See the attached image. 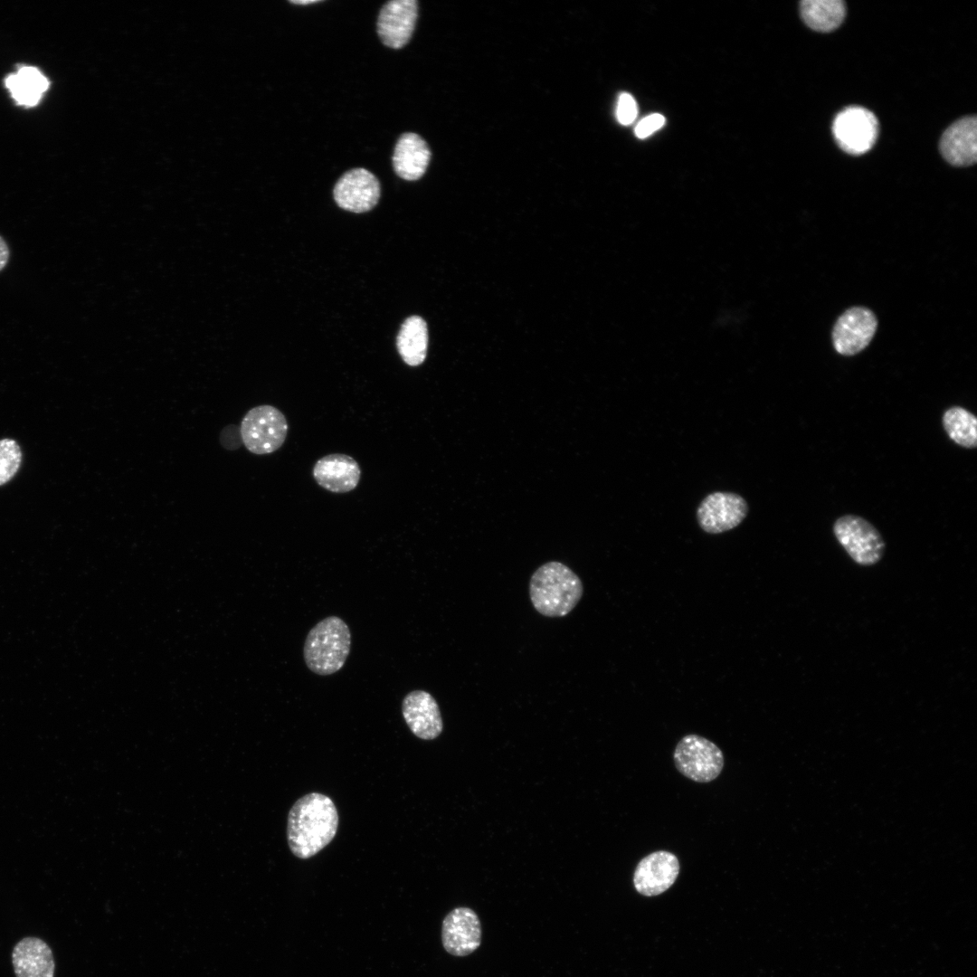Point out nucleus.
I'll use <instances>...</instances> for the list:
<instances>
[{
    "label": "nucleus",
    "instance_id": "f257e3e1",
    "mask_svg": "<svg viewBox=\"0 0 977 977\" xmlns=\"http://www.w3.org/2000/svg\"><path fill=\"white\" fill-rule=\"evenodd\" d=\"M338 826L335 803L327 795L311 792L299 798L288 816L287 837L291 852L309 858L328 845Z\"/></svg>",
    "mask_w": 977,
    "mask_h": 977
},
{
    "label": "nucleus",
    "instance_id": "f03ea898",
    "mask_svg": "<svg viewBox=\"0 0 977 977\" xmlns=\"http://www.w3.org/2000/svg\"><path fill=\"white\" fill-rule=\"evenodd\" d=\"M583 593L579 576L567 565L552 561L539 566L529 582L534 608L545 617H564L577 605Z\"/></svg>",
    "mask_w": 977,
    "mask_h": 977
},
{
    "label": "nucleus",
    "instance_id": "7ed1b4c3",
    "mask_svg": "<svg viewBox=\"0 0 977 977\" xmlns=\"http://www.w3.org/2000/svg\"><path fill=\"white\" fill-rule=\"evenodd\" d=\"M350 649L351 632L347 623L331 615L317 622L308 632L303 658L310 671L328 676L343 668Z\"/></svg>",
    "mask_w": 977,
    "mask_h": 977
},
{
    "label": "nucleus",
    "instance_id": "20e7f679",
    "mask_svg": "<svg viewBox=\"0 0 977 977\" xmlns=\"http://www.w3.org/2000/svg\"><path fill=\"white\" fill-rule=\"evenodd\" d=\"M288 422L278 408L258 405L246 413L240 426V435L246 449L256 455L278 451L288 434Z\"/></svg>",
    "mask_w": 977,
    "mask_h": 977
},
{
    "label": "nucleus",
    "instance_id": "39448f33",
    "mask_svg": "<svg viewBox=\"0 0 977 977\" xmlns=\"http://www.w3.org/2000/svg\"><path fill=\"white\" fill-rule=\"evenodd\" d=\"M673 760L677 770L696 783L712 782L724 767L721 749L710 740L694 734L687 735L678 742Z\"/></svg>",
    "mask_w": 977,
    "mask_h": 977
},
{
    "label": "nucleus",
    "instance_id": "423d86ee",
    "mask_svg": "<svg viewBox=\"0 0 977 977\" xmlns=\"http://www.w3.org/2000/svg\"><path fill=\"white\" fill-rule=\"evenodd\" d=\"M833 533L858 564L873 565L882 558L885 542L878 530L865 518L856 515L842 516L835 521Z\"/></svg>",
    "mask_w": 977,
    "mask_h": 977
},
{
    "label": "nucleus",
    "instance_id": "0eeeda50",
    "mask_svg": "<svg viewBox=\"0 0 977 977\" xmlns=\"http://www.w3.org/2000/svg\"><path fill=\"white\" fill-rule=\"evenodd\" d=\"M832 133L838 146L846 153L858 156L876 143L878 135L877 117L859 106L845 108L833 119Z\"/></svg>",
    "mask_w": 977,
    "mask_h": 977
},
{
    "label": "nucleus",
    "instance_id": "6e6552de",
    "mask_svg": "<svg viewBox=\"0 0 977 977\" xmlns=\"http://www.w3.org/2000/svg\"><path fill=\"white\" fill-rule=\"evenodd\" d=\"M877 327L875 314L865 307H852L837 319L832 329L835 350L842 356H853L865 349Z\"/></svg>",
    "mask_w": 977,
    "mask_h": 977
},
{
    "label": "nucleus",
    "instance_id": "1a4fd4ad",
    "mask_svg": "<svg viewBox=\"0 0 977 977\" xmlns=\"http://www.w3.org/2000/svg\"><path fill=\"white\" fill-rule=\"evenodd\" d=\"M748 506L743 497L732 492H714L699 504L697 518L702 530L720 534L737 526L745 518Z\"/></svg>",
    "mask_w": 977,
    "mask_h": 977
},
{
    "label": "nucleus",
    "instance_id": "9d476101",
    "mask_svg": "<svg viewBox=\"0 0 977 977\" xmlns=\"http://www.w3.org/2000/svg\"><path fill=\"white\" fill-rule=\"evenodd\" d=\"M482 926L476 912L459 906L449 912L441 925V943L453 956H467L481 944Z\"/></svg>",
    "mask_w": 977,
    "mask_h": 977
},
{
    "label": "nucleus",
    "instance_id": "9b49d317",
    "mask_svg": "<svg viewBox=\"0 0 977 977\" xmlns=\"http://www.w3.org/2000/svg\"><path fill=\"white\" fill-rule=\"evenodd\" d=\"M334 199L344 210L364 213L374 208L380 197V184L370 171L358 167L346 172L336 183Z\"/></svg>",
    "mask_w": 977,
    "mask_h": 977
},
{
    "label": "nucleus",
    "instance_id": "f8f14e48",
    "mask_svg": "<svg viewBox=\"0 0 977 977\" xmlns=\"http://www.w3.org/2000/svg\"><path fill=\"white\" fill-rule=\"evenodd\" d=\"M680 870L678 857L666 850L654 851L640 860L633 874L637 892L654 896L668 890L676 881Z\"/></svg>",
    "mask_w": 977,
    "mask_h": 977
},
{
    "label": "nucleus",
    "instance_id": "ddd939ff",
    "mask_svg": "<svg viewBox=\"0 0 977 977\" xmlns=\"http://www.w3.org/2000/svg\"><path fill=\"white\" fill-rule=\"evenodd\" d=\"M418 17L416 0H393L383 5L377 19V33L382 43L401 49L410 41Z\"/></svg>",
    "mask_w": 977,
    "mask_h": 977
},
{
    "label": "nucleus",
    "instance_id": "4468645a",
    "mask_svg": "<svg viewBox=\"0 0 977 977\" xmlns=\"http://www.w3.org/2000/svg\"><path fill=\"white\" fill-rule=\"evenodd\" d=\"M402 714L410 730L421 739H434L442 731L439 705L427 691L416 689L405 695L402 702Z\"/></svg>",
    "mask_w": 977,
    "mask_h": 977
},
{
    "label": "nucleus",
    "instance_id": "2eb2a0df",
    "mask_svg": "<svg viewBox=\"0 0 977 977\" xmlns=\"http://www.w3.org/2000/svg\"><path fill=\"white\" fill-rule=\"evenodd\" d=\"M940 153L951 165L968 166L977 159V119L967 116L953 122L942 135Z\"/></svg>",
    "mask_w": 977,
    "mask_h": 977
},
{
    "label": "nucleus",
    "instance_id": "dca6fc26",
    "mask_svg": "<svg viewBox=\"0 0 977 977\" xmlns=\"http://www.w3.org/2000/svg\"><path fill=\"white\" fill-rule=\"evenodd\" d=\"M312 474L321 488L333 493H346L357 487L361 469L351 456L332 453L317 460Z\"/></svg>",
    "mask_w": 977,
    "mask_h": 977
},
{
    "label": "nucleus",
    "instance_id": "f3484780",
    "mask_svg": "<svg viewBox=\"0 0 977 977\" xmlns=\"http://www.w3.org/2000/svg\"><path fill=\"white\" fill-rule=\"evenodd\" d=\"M15 977H54L55 961L50 945L43 939L26 936L12 951Z\"/></svg>",
    "mask_w": 977,
    "mask_h": 977
},
{
    "label": "nucleus",
    "instance_id": "a211bd4d",
    "mask_svg": "<svg viewBox=\"0 0 977 977\" xmlns=\"http://www.w3.org/2000/svg\"><path fill=\"white\" fill-rule=\"evenodd\" d=\"M392 159L394 170L399 177L415 181L425 173L431 150L421 136L412 132L403 133L395 144Z\"/></svg>",
    "mask_w": 977,
    "mask_h": 977
},
{
    "label": "nucleus",
    "instance_id": "6ab92c4d",
    "mask_svg": "<svg viewBox=\"0 0 977 977\" xmlns=\"http://www.w3.org/2000/svg\"><path fill=\"white\" fill-rule=\"evenodd\" d=\"M5 84L16 104L26 108L36 106L50 86L42 71L29 65H22L10 73Z\"/></svg>",
    "mask_w": 977,
    "mask_h": 977
},
{
    "label": "nucleus",
    "instance_id": "aec40b11",
    "mask_svg": "<svg viewBox=\"0 0 977 977\" xmlns=\"http://www.w3.org/2000/svg\"><path fill=\"white\" fill-rule=\"evenodd\" d=\"M397 350L410 366L423 363L427 355L428 330L425 321L418 316L404 320L397 336Z\"/></svg>",
    "mask_w": 977,
    "mask_h": 977
},
{
    "label": "nucleus",
    "instance_id": "412c9836",
    "mask_svg": "<svg viewBox=\"0 0 977 977\" xmlns=\"http://www.w3.org/2000/svg\"><path fill=\"white\" fill-rule=\"evenodd\" d=\"M801 15L812 30L828 33L838 28L846 14L841 0H804L800 4Z\"/></svg>",
    "mask_w": 977,
    "mask_h": 977
},
{
    "label": "nucleus",
    "instance_id": "4be33fe9",
    "mask_svg": "<svg viewBox=\"0 0 977 977\" xmlns=\"http://www.w3.org/2000/svg\"><path fill=\"white\" fill-rule=\"evenodd\" d=\"M943 426L949 438L956 444L972 449L977 445V419L973 413L961 406L947 409L943 415Z\"/></svg>",
    "mask_w": 977,
    "mask_h": 977
},
{
    "label": "nucleus",
    "instance_id": "5701e85b",
    "mask_svg": "<svg viewBox=\"0 0 977 977\" xmlns=\"http://www.w3.org/2000/svg\"><path fill=\"white\" fill-rule=\"evenodd\" d=\"M22 462V451L12 439L0 440V486L10 481L17 473Z\"/></svg>",
    "mask_w": 977,
    "mask_h": 977
},
{
    "label": "nucleus",
    "instance_id": "b1692460",
    "mask_svg": "<svg viewBox=\"0 0 977 977\" xmlns=\"http://www.w3.org/2000/svg\"><path fill=\"white\" fill-rule=\"evenodd\" d=\"M638 108L633 97L626 92L619 96L616 109V117L621 125L631 124L637 116Z\"/></svg>",
    "mask_w": 977,
    "mask_h": 977
},
{
    "label": "nucleus",
    "instance_id": "393cba45",
    "mask_svg": "<svg viewBox=\"0 0 977 977\" xmlns=\"http://www.w3.org/2000/svg\"><path fill=\"white\" fill-rule=\"evenodd\" d=\"M665 123V118L659 114L653 113L644 119H642L635 128V135L639 138H645L659 129Z\"/></svg>",
    "mask_w": 977,
    "mask_h": 977
},
{
    "label": "nucleus",
    "instance_id": "a878e982",
    "mask_svg": "<svg viewBox=\"0 0 977 977\" xmlns=\"http://www.w3.org/2000/svg\"><path fill=\"white\" fill-rule=\"evenodd\" d=\"M9 248L3 237L0 236V271L5 267L9 260Z\"/></svg>",
    "mask_w": 977,
    "mask_h": 977
},
{
    "label": "nucleus",
    "instance_id": "bb28decb",
    "mask_svg": "<svg viewBox=\"0 0 977 977\" xmlns=\"http://www.w3.org/2000/svg\"><path fill=\"white\" fill-rule=\"evenodd\" d=\"M318 2H319V1H318V0H309V1H290V3H292V4H296V5H310V4H315V3H318Z\"/></svg>",
    "mask_w": 977,
    "mask_h": 977
}]
</instances>
